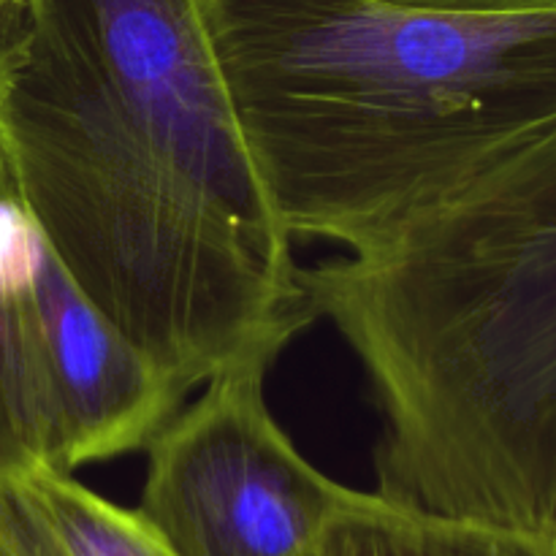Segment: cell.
I'll list each match as a JSON object with an SVG mask.
<instances>
[{"mask_svg": "<svg viewBox=\"0 0 556 556\" xmlns=\"http://www.w3.org/2000/svg\"><path fill=\"white\" fill-rule=\"evenodd\" d=\"M0 141L81 291L195 389L315 320L195 0H22Z\"/></svg>", "mask_w": 556, "mask_h": 556, "instance_id": "1", "label": "cell"}, {"mask_svg": "<svg viewBox=\"0 0 556 556\" xmlns=\"http://www.w3.org/2000/svg\"><path fill=\"white\" fill-rule=\"evenodd\" d=\"M299 280L383 416L375 492L556 538V117Z\"/></svg>", "mask_w": 556, "mask_h": 556, "instance_id": "2", "label": "cell"}, {"mask_svg": "<svg viewBox=\"0 0 556 556\" xmlns=\"http://www.w3.org/2000/svg\"><path fill=\"white\" fill-rule=\"evenodd\" d=\"M291 239L356 250L556 117V11L195 0Z\"/></svg>", "mask_w": 556, "mask_h": 556, "instance_id": "3", "label": "cell"}, {"mask_svg": "<svg viewBox=\"0 0 556 556\" xmlns=\"http://www.w3.org/2000/svg\"><path fill=\"white\" fill-rule=\"evenodd\" d=\"M266 372L248 364L206 380L144 448L136 510L177 556H307L356 494L271 418Z\"/></svg>", "mask_w": 556, "mask_h": 556, "instance_id": "4", "label": "cell"}, {"mask_svg": "<svg viewBox=\"0 0 556 556\" xmlns=\"http://www.w3.org/2000/svg\"><path fill=\"white\" fill-rule=\"evenodd\" d=\"M33 296L63 429V470L144 451L193 389L81 291L41 231Z\"/></svg>", "mask_w": 556, "mask_h": 556, "instance_id": "5", "label": "cell"}, {"mask_svg": "<svg viewBox=\"0 0 556 556\" xmlns=\"http://www.w3.org/2000/svg\"><path fill=\"white\" fill-rule=\"evenodd\" d=\"M36 239L0 141V472L63 470V429L33 296Z\"/></svg>", "mask_w": 556, "mask_h": 556, "instance_id": "6", "label": "cell"}, {"mask_svg": "<svg viewBox=\"0 0 556 556\" xmlns=\"http://www.w3.org/2000/svg\"><path fill=\"white\" fill-rule=\"evenodd\" d=\"M0 556H177L139 510L52 465L0 472Z\"/></svg>", "mask_w": 556, "mask_h": 556, "instance_id": "7", "label": "cell"}, {"mask_svg": "<svg viewBox=\"0 0 556 556\" xmlns=\"http://www.w3.org/2000/svg\"><path fill=\"white\" fill-rule=\"evenodd\" d=\"M318 556H556V538L427 514L356 492L315 546Z\"/></svg>", "mask_w": 556, "mask_h": 556, "instance_id": "8", "label": "cell"}, {"mask_svg": "<svg viewBox=\"0 0 556 556\" xmlns=\"http://www.w3.org/2000/svg\"><path fill=\"white\" fill-rule=\"evenodd\" d=\"M421 9L467 11V14H527V11H556V0H391Z\"/></svg>", "mask_w": 556, "mask_h": 556, "instance_id": "9", "label": "cell"}, {"mask_svg": "<svg viewBox=\"0 0 556 556\" xmlns=\"http://www.w3.org/2000/svg\"><path fill=\"white\" fill-rule=\"evenodd\" d=\"M22 0H0V54L22 30Z\"/></svg>", "mask_w": 556, "mask_h": 556, "instance_id": "10", "label": "cell"}, {"mask_svg": "<svg viewBox=\"0 0 556 556\" xmlns=\"http://www.w3.org/2000/svg\"><path fill=\"white\" fill-rule=\"evenodd\" d=\"M307 556H318V554H315V552H309V554H307Z\"/></svg>", "mask_w": 556, "mask_h": 556, "instance_id": "11", "label": "cell"}]
</instances>
